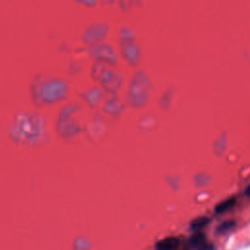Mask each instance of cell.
Here are the masks:
<instances>
[{"label":"cell","mask_w":250,"mask_h":250,"mask_svg":"<svg viewBox=\"0 0 250 250\" xmlns=\"http://www.w3.org/2000/svg\"><path fill=\"white\" fill-rule=\"evenodd\" d=\"M179 240L176 237H166L156 243L157 250H174L178 247Z\"/></svg>","instance_id":"cell-1"},{"label":"cell","mask_w":250,"mask_h":250,"mask_svg":"<svg viewBox=\"0 0 250 250\" xmlns=\"http://www.w3.org/2000/svg\"><path fill=\"white\" fill-rule=\"evenodd\" d=\"M233 226V222L229 221V222H225L221 227H220V229L221 230H227L229 229V228H231Z\"/></svg>","instance_id":"cell-5"},{"label":"cell","mask_w":250,"mask_h":250,"mask_svg":"<svg viewBox=\"0 0 250 250\" xmlns=\"http://www.w3.org/2000/svg\"><path fill=\"white\" fill-rule=\"evenodd\" d=\"M208 218L206 217H201V218H198L196 220H194L191 224V227L192 229H200L202 227H204L207 223H208Z\"/></svg>","instance_id":"cell-4"},{"label":"cell","mask_w":250,"mask_h":250,"mask_svg":"<svg viewBox=\"0 0 250 250\" xmlns=\"http://www.w3.org/2000/svg\"><path fill=\"white\" fill-rule=\"evenodd\" d=\"M235 204V198H228L224 201H222L221 203H219L217 206H216V212L217 213H223L227 210H229V208H231L233 205Z\"/></svg>","instance_id":"cell-3"},{"label":"cell","mask_w":250,"mask_h":250,"mask_svg":"<svg viewBox=\"0 0 250 250\" xmlns=\"http://www.w3.org/2000/svg\"><path fill=\"white\" fill-rule=\"evenodd\" d=\"M191 245L197 250H208L210 247L206 242V238L202 233H196L190 238Z\"/></svg>","instance_id":"cell-2"},{"label":"cell","mask_w":250,"mask_h":250,"mask_svg":"<svg viewBox=\"0 0 250 250\" xmlns=\"http://www.w3.org/2000/svg\"><path fill=\"white\" fill-rule=\"evenodd\" d=\"M245 192H246V194H247L248 196H250V186H248V187H247V188H246Z\"/></svg>","instance_id":"cell-6"}]
</instances>
